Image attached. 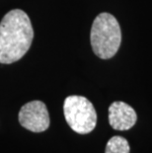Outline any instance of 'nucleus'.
<instances>
[{
    "label": "nucleus",
    "instance_id": "7ed1b4c3",
    "mask_svg": "<svg viewBox=\"0 0 152 153\" xmlns=\"http://www.w3.org/2000/svg\"><path fill=\"white\" fill-rule=\"evenodd\" d=\"M64 117L68 126L80 134L91 132L97 123V113L93 104L83 96H68L63 104Z\"/></svg>",
    "mask_w": 152,
    "mask_h": 153
},
{
    "label": "nucleus",
    "instance_id": "20e7f679",
    "mask_svg": "<svg viewBox=\"0 0 152 153\" xmlns=\"http://www.w3.org/2000/svg\"><path fill=\"white\" fill-rule=\"evenodd\" d=\"M19 122L23 128L33 132H43L50 126L47 106L41 101H32L21 108Z\"/></svg>",
    "mask_w": 152,
    "mask_h": 153
},
{
    "label": "nucleus",
    "instance_id": "423d86ee",
    "mask_svg": "<svg viewBox=\"0 0 152 153\" xmlns=\"http://www.w3.org/2000/svg\"><path fill=\"white\" fill-rule=\"evenodd\" d=\"M128 141L122 136H113L107 143L105 153H129Z\"/></svg>",
    "mask_w": 152,
    "mask_h": 153
},
{
    "label": "nucleus",
    "instance_id": "f257e3e1",
    "mask_svg": "<svg viewBox=\"0 0 152 153\" xmlns=\"http://www.w3.org/2000/svg\"><path fill=\"white\" fill-rule=\"evenodd\" d=\"M33 38L28 15L20 9L8 12L0 22V63L10 64L21 59L30 48Z\"/></svg>",
    "mask_w": 152,
    "mask_h": 153
},
{
    "label": "nucleus",
    "instance_id": "39448f33",
    "mask_svg": "<svg viewBox=\"0 0 152 153\" xmlns=\"http://www.w3.org/2000/svg\"><path fill=\"white\" fill-rule=\"evenodd\" d=\"M137 116L132 107L125 102H114L109 107V123L116 131H128L135 125Z\"/></svg>",
    "mask_w": 152,
    "mask_h": 153
},
{
    "label": "nucleus",
    "instance_id": "f03ea898",
    "mask_svg": "<svg viewBox=\"0 0 152 153\" xmlns=\"http://www.w3.org/2000/svg\"><path fill=\"white\" fill-rule=\"evenodd\" d=\"M93 51L102 59H109L118 53L122 43L121 27L114 16L101 13L95 18L91 28Z\"/></svg>",
    "mask_w": 152,
    "mask_h": 153
}]
</instances>
